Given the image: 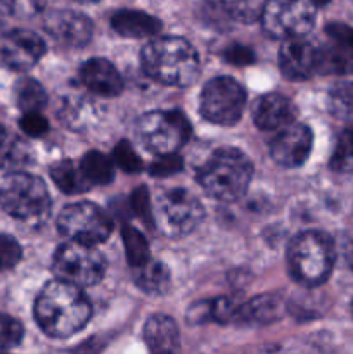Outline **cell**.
Masks as SVG:
<instances>
[{
	"label": "cell",
	"instance_id": "1",
	"mask_svg": "<svg viewBox=\"0 0 353 354\" xmlns=\"http://www.w3.org/2000/svg\"><path fill=\"white\" fill-rule=\"evenodd\" d=\"M92 306L80 287L55 280L45 286L35 303V318L42 330L55 339L71 337L90 320Z\"/></svg>",
	"mask_w": 353,
	"mask_h": 354
},
{
	"label": "cell",
	"instance_id": "2",
	"mask_svg": "<svg viewBox=\"0 0 353 354\" xmlns=\"http://www.w3.org/2000/svg\"><path fill=\"white\" fill-rule=\"evenodd\" d=\"M142 68L163 85L187 86L199 75V55L183 38L163 37L145 45Z\"/></svg>",
	"mask_w": 353,
	"mask_h": 354
},
{
	"label": "cell",
	"instance_id": "3",
	"mask_svg": "<svg viewBox=\"0 0 353 354\" xmlns=\"http://www.w3.org/2000/svg\"><path fill=\"white\" fill-rule=\"evenodd\" d=\"M253 176V165L248 156L237 149H218L199 169L201 187L210 197L218 201H237L244 196Z\"/></svg>",
	"mask_w": 353,
	"mask_h": 354
},
{
	"label": "cell",
	"instance_id": "4",
	"mask_svg": "<svg viewBox=\"0 0 353 354\" xmlns=\"http://www.w3.org/2000/svg\"><path fill=\"white\" fill-rule=\"evenodd\" d=\"M336 252L332 239L324 232L310 230L296 235L287 249L291 275L305 286H320L329 279Z\"/></svg>",
	"mask_w": 353,
	"mask_h": 354
},
{
	"label": "cell",
	"instance_id": "5",
	"mask_svg": "<svg viewBox=\"0 0 353 354\" xmlns=\"http://www.w3.org/2000/svg\"><path fill=\"white\" fill-rule=\"evenodd\" d=\"M0 206L17 220H40L51 206L47 185L30 173H7L0 178Z\"/></svg>",
	"mask_w": 353,
	"mask_h": 354
},
{
	"label": "cell",
	"instance_id": "6",
	"mask_svg": "<svg viewBox=\"0 0 353 354\" xmlns=\"http://www.w3.org/2000/svg\"><path fill=\"white\" fill-rule=\"evenodd\" d=\"M135 135L154 154L172 156L185 144L190 128L185 118L176 111H154L138 118Z\"/></svg>",
	"mask_w": 353,
	"mask_h": 354
},
{
	"label": "cell",
	"instance_id": "7",
	"mask_svg": "<svg viewBox=\"0 0 353 354\" xmlns=\"http://www.w3.org/2000/svg\"><path fill=\"white\" fill-rule=\"evenodd\" d=\"M154 223L168 237H183L197 228L204 216L201 201L185 189L165 190L152 207Z\"/></svg>",
	"mask_w": 353,
	"mask_h": 354
},
{
	"label": "cell",
	"instance_id": "8",
	"mask_svg": "<svg viewBox=\"0 0 353 354\" xmlns=\"http://www.w3.org/2000/svg\"><path fill=\"white\" fill-rule=\"evenodd\" d=\"M52 270L57 280L75 287H89L102 280L106 259L93 245L68 242L55 251Z\"/></svg>",
	"mask_w": 353,
	"mask_h": 354
},
{
	"label": "cell",
	"instance_id": "9",
	"mask_svg": "<svg viewBox=\"0 0 353 354\" xmlns=\"http://www.w3.org/2000/svg\"><path fill=\"white\" fill-rule=\"evenodd\" d=\"M260 19L270 37L294 40L314 28L315 6L310 0H265Z\"/></svg>",
	"mask_w": 353,
	"mask_h": 354
},
{
	"label": "cell",
	"instance_id": "10",
	"mask_svg": "<svg viewBox=\"0 0 353 354\" xmlns=\"http://www.w3.org/2000/svg\"><path fill=\"white\" fill-rule=\"evenodd\" d=\"M57 228L69 242L96 245L107 241L113 230V221L96 204L76 203L59 213Z\"/></svg>",
	"mask_w": 353,
	"mask_h": 354
},
{
	"label": "cell",
	"instance_id": "11",
	"mask_svg": "<svg viewBox=\"0 0 353 354\" xmlns=\"http://www.w3.org/2000/svg\"><path fill=\"white\" fill-rule=\"evenodd\" d=\"M244 106V88L228 76L210 80L201 93V114L211 123L234 124L242 116Z\"/></svg>",
	"mask_w": 353,
	"mask_h": 354
},
{
	"label": "cell",
	"instance_id": "12",
	"mask_svg": "<svg viewBox=\"0 0 353 354\" xmlns=\"http://www.w3.org/2000/svg\"><path fill=\"white\" fill-rule=\"evenodd\" d=\"M44 54V40L30 30H10L0 37V64L14 71L33 68Z\"/></svg>",
	"mask_w": 353,
	"mask_h": 354
},
{
	"label": "cell",
	"instance_id": "13",
	"mask_svg": "<svg viewBox=\"0 0 353 354\" xmlns=\"http://www.w3.org/2000/svg\"><path fill=\"white\" fill-rule=\"evenodd\" d=\"M314 144V135L308 127L291 123L275 131L270 142V156L284 168H296L308 159Z\"/></svg>",
	"mask_w": 353,
	"mask_h": 354
},
{
	"label": "cell",
	"instance_id": "14",
	"mask_svg": "<svg viewBox=\"0 0 353 354\" xmlns=\"http://www.w3.org/2000/svg\"><path fill=\"white\" fill-rule=\"evenodd\" d=\"M45 30L66 47H83L92 38L93 26L85 14L59 9L45 17Z\"/></svg>",
	"mask_w": 353,
	"mask_h": 354
},
{
	"label": "cell",
	"instance_id": "15",
	"mask_svg": "<svg viewBox=\"0 0 353 354\" xmlns=\"http://www.w3.org/2000/svg\"><path fill=\"white\" fill-rule=\"evenodd\" d=\"M317 47L301 38L286 40L279 50V66L284 76L291 80H307L315 75Z\"/></svg>",
	"mask_w": 353,
	"mask_h": 354
},
{
	"label": "cell",
	"instance_id": "16",
	"mask_svg": "<svg viewBox=\"0 0 353 354\" xmlns=\"http://www.w3.org/2000/svg\"><path fill=\"white\" fill-rule=\"evenodd\" d=\"M296 109L293 102L280 93H266L253 106V120L260 130L279 131L280 128L294 123Z\"/></svg>",
	"mask_w": 353,
	"mask_h": 354
},
{
	"label": "cell",
	"instance_id": "17",
	"mask_svg": "<svg viewBox=\"0 0 353 354\" xmlns=\"http://www.w3.org/2000/svg\"><path fill=\"white\" fill-rule=\"evenodd\" d=\"M80 78L90 92L100 97H116L123 90L120 73L106 59H89L80 68Z\"/></svg>",
	"mask_w": 353,
	"mask_h": 354
},
{
	"label": "cell",
	"instance_id": "18",
	"mask_svg": "<svg viewBox=\"0 0 353 354\" xmlns=\"http://www.w3.org/2000/svg\"><path fill=\"white\" fill-rule=\"evenodd\" d=\"M144 339L151 354H179L180 332L166 315H154L144 327Z\"/></svg>",
	"mask_w": 353,
	"mask_h": 354
},
{
	"label": "cell",
	"instance_id": "19",
	"mask_svg": "<svg viewBox=\"0 0 353 354\" xmlns=\"http://www.w3.org/2000/svg\"><path fill=\"white\" fill-rule=\"evenodd\" d=\"M111 26L121 37L149 38L161 31V21L142 10L123 9L111 17Z\"/></svg>",
	"mask_w": 353,
	"mask_h": 354
},
{
	"label": "cell",
	"instance_id": "20",
	"mask_svg": "<svg viewBox=\"0 0 353 354\" xmlns=\"http://www.w3.org/2000/svg\"><path fill=\"white\" fill-rule=\"evenodd\" d=\"M265 0H206V12L221 21L251 23L262 16Z\"/></svg>",
	"mask_w": 353,
	"mask_h": 354
},
{
	"label": "cell",
	"instance_id": "21",
	"mask_svg": "<svg viewBox=\"0 0 353 354\" xmlns=\"http://www.w3.org/2000/svg\"><path fill=\"white\" fill-rule=\"evenodd\" d=\"M284 311V303L280 297L273 294H263V296L253 297L244 306L237 308V318L235 320L248 325H266L279 320Z\"/></svg>",
	"mask_w": 353,
	"mask_h": 354
},
{
	"label": "cell",
	"instance_id": "22",
	"mask_svg": "<svg viewBox=\"0 0 353 354\" xmlns=\"http://www.w3.org/2000/svg\"><path fill=\"white\" fill-rule=\"evenodd\" d=\"M315 73L318 75H348L353 73V52L341 45H325L317 48V64Z\"/></svg>",
	"mask_w": 353,
	"mask_h": 354
},
{
	"label": "cell",
	"instance_id": "23",
	"mask_svg": "<svg viewBox=\"0 0 353 354\" xmlns=\"http://www.w3.org/2000/svg\"><path fill=\"white\" fill-rule=\"evenodd\" d=\"M134 280L144 292L165 294L170 287L168 266L161 261L149 259L147 263L135 268Z\"/></svg>",
	"mask_w": 353,
	"mask_h": 354
},
{
	"label": "cell",
	"instance_id": "24",
	"mask_svg": "<svg viewBox=\"0 0 353 354\" xmlns=\"http://www.w3.org/2000/svg\"><path fill=\"white\" fill-rule=\"evenodd\" d=\"M51 176L55 187L64 194H82L92 187L83 175L80 165H75L73 161H61L52 166Z\"/></svg>",
	"mask_w": 353,
	"mask_h": 354
},
{
	"label": "cell",
	"instance_id": "25",
	"mask_svg": "<svg viewBox=\"0 0 353 354\" xmlns=\"http://www.w3.org/2000/svg\"><path fill=\"white\" fill-rule=\"evenodd\" d=\"M83 175L89 180L90 185H104L113 180L114 175V165L107 156L102 152L90 151L83 156L82 162H80Z\"/></svg>",
	"mask_w": 353,
	"mask_h": 354
},
{
	"label": "cell",
	"instance_id": "26",
	"mask_svg": "<svg viewBox=\"0 0 353 354\" xmlns=\"http://www.w3.org/2000/svg\"><path fill=\"white\" fill-rule=\"evenodd\" d=\"M16 102L24 114L40 113L42 107L47 104V93L44 86L33 78H23L16 83Z\"/></svg>",
	"mask_w": 353,
	"mask_h": 354
},
{
	"label": "cell",
	"instance_id": "27",
	"mask_svg": "<svg viewBox=\"0 0 353 354\" xmlns=\"http://www.w3.org/2000/svg\"><path fill=\"white\" fill-rule=\"evenodd\" d=\"M123 244H125V252H127V258L130 261L132 266H142L144 263H147L151 259L149 254V244L145 241L144 235L134 227H125L123 228Z\"/></svg>",
	"mask_w": 353,
	"mask_h": 354
},
{
	"label": "cell",
	"instance_id": "28",
	"mask_svg": "<svg viewBox=\"0 0 353 354\" xmlns=\"http://www.w3.org/2000/svg\"><path fill=\"white\" fill-rule=\"evenodd\" d=\"M331 168L338 173H353V130H345L338 137Z\"/></svg>",
	"mask_w": 353,
	"mask_h": 354
},
{
	"label": "cell",
	"instance_id": "29",
	"mask_svg": "<svg viewBox=\"0 0 353 354\" xmlns=\"http://www.w3.org/2000/svg\"><path fill=\"white\" fill-rule=\"evenodd\" d=\"M23 325L16 318L0 313V349H10L23 339Z\"/></svg>",
	"mask_w": 353,
	"mask_h": 354
},
{
	"label": "cell",
	"instance_id": "30",
	"mask_svg": "<svg viewBox=\"0 0 353 354\" xmlns=\"http://www.w3.org/2000/svg\"><path fill=\"white\" fill-rule=\"evenodd\" d=\"M331 106L338 113L353 114V82H339L329 92Z\"/></svg>",
	"mask_w": 353,
	"mask_h": 354
},
{
	"label": "cell",
	"instance_id": "31",
	"mask_svg": "<svg viewBox=\"0 0 353 354\" xmlns=\"http://www.w3.org/2000/svg\"><path fill=\"white\" fill-rule=\"evenodd\" d=\"M113 159L114 165H118L127 173H138L142 169V159L138 158V154L134 151V147L125 140L120 142V144L114 147Z\"/></svg>",
	"mask_w": 353,
	"mask_h": 354
},
{
	"label": "cell",
	"instance_id": "32",
	"mask_svg": "<svg viewBox=\"0 0 353 354\" xmlns=\"http://www.w3.org/2000/svg\"><path fill=\"white\" fill-rule=\"evenodd\" d=\"M21 259V245L9 235L0 234V272L14 268Z\"/></svg>",
	"mask_w": 353,
	"mask_h": 354
},
{
	"label": "cell",
	"instance_id": "33",
	"mask_svg": "<svg viewBox=\"0 0 353 354\" xmlns=\"http://www.w3.org/2000/svg\"><path fill=\"white\" fill-rule=\"evenodd\" d=\"M2 2L12 16L33 17L44 10L47 0H2Z\"/></svg>",
	"mask_w": 353,
	"mask_h": 354
},
{
	"label": "cell",
	"instance_id": "34",
	"mask_svg": "<svg viewBox=\"0 0 353 354\" xmlns=\"http://www.w3.org/2000/svg\"><path fill=\"white\" fill-rule=\"evenodd\" d=\"M325 33L332 38L338 45L345 47L346 50L353 52V28L345 23H329L325 26Z\"/></svg>",
	"mask_w": 353,
	"mask_h": 354
},
{
	"label": "cell",
	"instance_id": "35",
	"mask_svg": "<svg viewBox=\"0 0 353 354\" xmlns=\"http://www.w3.org/2000/svg\"><path fill=\"white\" fill-rule=\"evenodd\" d=\"M21 130L30 137H42L48 130V123L40 113H28L19 121Z\"/></svg>",
	"mask_w": 353,
	"mask_h": 354
},
{
	"label": "cell",
	"instance_id": "36",
	"mask_svg": "<svg viewBox=\"0 0 353 354\" xmlns=\"http://www.w3.org/2000/svg\"><path fill=\"white\" fill-rule=\"evenodd\" d=\"M182 169V159L176 154L161 156L154 165L151 166V173L154 176H168Z\"/></svg>",
	"mask_w": 353,
	"mask_h": 354
},
{
	"label": "cell",
	"instance_id": "37",
	"mask_svg": "<svg viewBox=\"0 0 353 354\" xmlns=\"http://www.w3.org/2000/svg\"><path fill=\"white\" fill-rule=\"evenodd\" d=\"M132 206H134L135 213H137L144 221L154 220V214H152L151 206H149V192L145 190V187H138L137 190H134Z\"/></svg>",
	"mask_w": 353,
	"mask_h": 354
},
{
	"label": "cell",
	"instance_id": "38",
	"mask_svg": "<svg viewBox=\"0 0 353 354\" xmlns=\"http://www.w3.org/2000/svg\"><path fill=\"white\" fill-rule=\"evenodd\" d=\"M225 61L230 62L234 66H246L251 64L255 61V54H253L251 48L244 47V45H230L227 50L224 52Z\"/></svg>",
	"mask_w": 353,
	"mask_h": 354
},
{
	"label": "cell",
	"instance_id": "39",
	"mask_svg": "<svg viewBox=\"0 0 353 354\" xmlns=\"http://www.w3.org/2000/svg\"><path fill=\"white\" fill-rule=\"evenodd\" d=\"M346 259H348L350 268L353 270V242L348 245V249H346Z\"/></svg>",
	"mask_w": 353,
	"mask_h": 354
},
{
	"label": "cell",
	"instance_id": "40",
	"mask_svg": "<svg viewBox=\"0 0 353 354\" xmlns=\"http://www.w3.org/2000/svg\"><path fill=\"white\" fill-rule=\"evenodd\" d=\"M6 140H7V131H6V128L0 124V151H2L3 145H6Z\"/></svg>",
	"mask_w": 353,
	"mask_h": 354
},
{
	"label": "cell",
	"instance_id": "41",
	"mask_svg": "<svg viewBox=\"0 0 353 354\" xmlns=\"http://www.w3.org/2000/svg\"><path fill=\"white\" fill-rule=\"evenodd\" d=\"M310 2L314 3V6H325V3H329L331 0H310Z\"/></svg>",
	"mask_w": 353,
	"mask_h": 354
},
{
	"label": "cell",
	"instance_id": "42",
	"mask_svg": "<svg viewBox=\"0 0 353 354\" xmlns=\"http://www.w3.org/2000/svg\"><path fill=\"white\" fill-rule=\"evenodd\" d=\"M76 2H97V0H76Z\"/></svg>",
	"mask_w": 353,
	"mask_h": 354
},
{
	"label": "cell",
	"instance_id": "43",
	"mask_svg": "<svg viewBox=\"0 0 353 354\" xmlns=\"http://www.w3.org/2000/svg\"><path fill=\"white\" fill-rule=\"evenodd\" d=\"M352 313H353V301H352Z\"/></svg>",
	"mask_w": 353,
	"mask_h": 354
}]
</instances>
